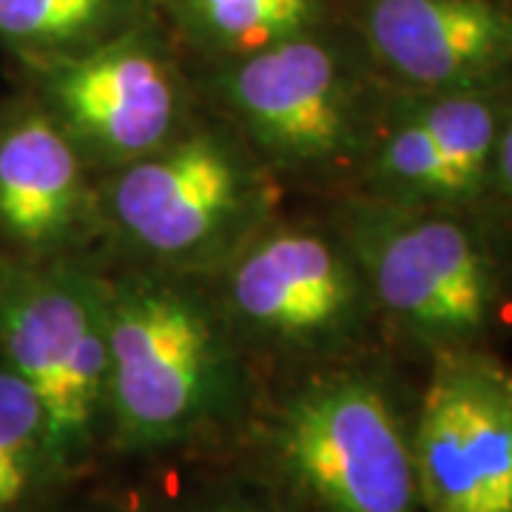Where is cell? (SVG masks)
<instances>
[{"instance_id":"cell-7","label":"cell","mask_w":512,"mask_h":512,"mask_svg":"<svg viewBox=\"0 0 512 512\" xmlns=\"http://www.w3.org/2000/svg\"><path fill=\"white\" fill-rule=\"evenodd\" d=\"M214 302L239 345L336 359L376 316L362 268L333 222L271 220L214 274Z\"/></svg>"},{"instance_id":"cell-16","label":"cell","mask_w":512,"mask_h":512,"mask_svg":"<svg viewBox=\"0 0 512 512\" xmlns=\"http://www.w3.org/2000/svg\"><path fill=\"white\" fill-rule=\"evenodd\" d=\"M168 512H293L279 495L268 487V493L242 490V487H220L197 498H188Z\"/></svg>"},{"instance_id":"cell-12","label":"cell","mask_w":512,"mask_h":512,"mask_svg":"<svg viewBox=\"0 0 512 512\" xmlns=\"http://www.w3.org/2000/svg\"><path fill=\"white\" fill-rule=\"evenodd\" d=\"M103 237L100 177L26 92L0 103V251L86 254Z\"/></svg>"},{"instance_id":"cell-4","label":"cell","mask_w":512,"mask_h":512,"mask_svg":"<svg viewBox=\"0 0 512 512\" xmlns=\"http://www.w3.org/2000/svg\"><path fill=\"white\" fill-rule=\"evenodd\" d=\"M0 359L40 402L57 478L86 470L109 424V276L89 254L0 251Z\"/></svg>"},{"instance_id":"cell-14","label":"cell","mask_w":512,"mask_h":512,"mask_svg":"<svg viewBox=\"0 0 512 512\" xmlns=\"http://www.w3.org/2000/svg\"><path fill=\"white\" fill-rule=\"evenodd\" d=\"M165 6L214 63L325 29L328 18V0H165Z\"/></svg>"},{"instance_id":"cell-3","label":"cell","mask_w":512,"mask_h":512,"mask_svg":"<svg viewBox=\"0 0 512 512\" xmlns=\"http://www.w3.org/2000/svg\"><path fill=\"white\" fill-rule=\"evenodd\" d=\"M259 458L293 512H421L413 413L367 365H336L265 413Z\"/></svg>"},{"instance_id":"cell-15","label":"cell","mask_w":512,"mask_h":512,"mask_svg":"<svg viewBox=\"0 0 512 512\" xmlns=\"http://www.w3.org/2000/svg\"><path fill=\"white\" fill-rule=\"evenodd\" d=\"M60 484L32 387L0 359V512H29Z\"/></svg>"},{"instance_id":"cell-5","label":"cell","mask_w":512,"mask_h":512,"mask_svg":"<svg viewBox=\"0 0 512 512\" xmlns=\"http://www.w3.org/2000/svg\"><path fill=\"white\" fill-rule=\"evenodd\" d=\"M356 256L373 308L413 345H478L501 305L493 245L461 208H421L356 194L333 214Z\"/></svg>"},{"instance_id":"cell-8","label":"cell","mask_w":512,"mask_h":512,"mask_svg":"<svg viewBox=\"0 0 512 512\" xmlns=\"http://www.w3.org/2000/svg\"><path fill=\"white\" fill-rule=\"evenodd\" d=\"M26 72L29 92L100 177L157 151L191 123L183 72L146 26Z\"/></svg>"},{"instance_id":"cell-1","label":"cell","mask_w":512,"mask_h":512,"mask_svg":"<svg viewBox=\"0 0 512 512\" xmlns=\"http://www.w3.org/2000/svg\"><path fill=\"white\" fill-rule=\"evenodd\" d=\"M248 393L242 345L191 276H109L106 447L148 456L211 439L245 416Z\"/></svg>"},{"instance_id":"cell-10","label":"cell","mask_w":512,"mask_h":512,"mask_svg":"<svg viewBox=\"0 0 512 512\" xmlns=\"http://www.w3.org/2000/svg\"><path fill=\"white\" fill-rule=\"evenodd\" d=\"M504 111V89L402 92L384 100L359 163L365 194L464 211L490 191Z\"/></svg>"},{"instance_id":"cell-9","label":"cell","mask_w":512,"mask_h":512,"mask_svg":"<svg viewBox=\"0 0 512 512\" xmlns=\"http://www.w3.org/2000/svg\"><path fill=\"white\" fill-rule=\"evenodd\" d=\"M413 464L421 512H512V370L490 350L430 353Z\"/></svg>"},{"instance_id":"cell-6","label":"cell","mask_w":512,"mask_h":512,"mask_svg":"<svg viewBox=\"0 0 512 512\" xmlns=\"http://www.w3.org/2000/svg\"><path fill=\"white\" fill-rule=\"evenodd\" d=\"M208 97L274 174L359 165L382 111L365 57L325 29L214 63Z\"/></svg>"},{"instance_id":"cell-13","label":"cell","mask_w":512,"mask_h":512,"mask_svg":"<svg viewBox=\"0 0 512 512\" xmlns=\"http://www.w3.org/2000/svg\"><path fill=\"white\" fill-rule=\"evenodd\" d=\"M143 26V0H0V46L23 66L89 52Z\"/></svg>"},{"instance_id":"cell-2","label":"cell","mask_w":512,"mask_h":512,"mask_svg":"<svg viewBox=\"0 0 512 512\" xmlns=\"http://www.w3.org/2000/svg\"><path fill=\"white\" fill-rule=\"evenodd\" d=\"M279 185L231 126L188 123L165 146L100 177L103 237L143 265L214 276L276 220Z\"/></svg>"},{"instance_id":"cell-17","label":"cell","mask_w":512,"mask_h":512,"mask_svg":"<svg viewBox=\"0 0 512 512\" xmlns=\"http://www.w3.org/2000/svg\"><path fill=\"white\" fill-rule=\"evenodd\" d=\"M490 191H495L501 200L512 202V103H507L504 120H501V131H498Z\"/></svg>"},{"instance_id":"cell-11","label":"cell","mask_w":512,"mask_h":512,"mask_svg":"<svg viewBox=\"0 0 512 512\" xmlns=\"http://www.w3.org/2000/svg\"><path fill=\"white\" fill-rule=\"evenodd\" d=\"M356 40L399 92H481L512 80V0H359Z\"/></svg>"}]
</instances>
